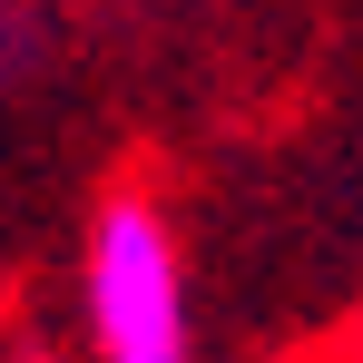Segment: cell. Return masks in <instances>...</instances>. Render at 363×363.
Masks as SVG:
<instances>
[{"instance_id": "6da1fadb", "label": "cell", "mask_w": 363, "mask_h": 363, "mask_svg": "<svg viewBox=\"0 0 363 363\" xmlns=\"http://www.w3.org/2000/svg\"><path fill=\"white\" fill-rule=\"evenodd\" d=\"M79 344L89 363H196L186 324V255L167 226V196L147 177L99 186L79 236Z\"/></svg>"}]
</instances>
